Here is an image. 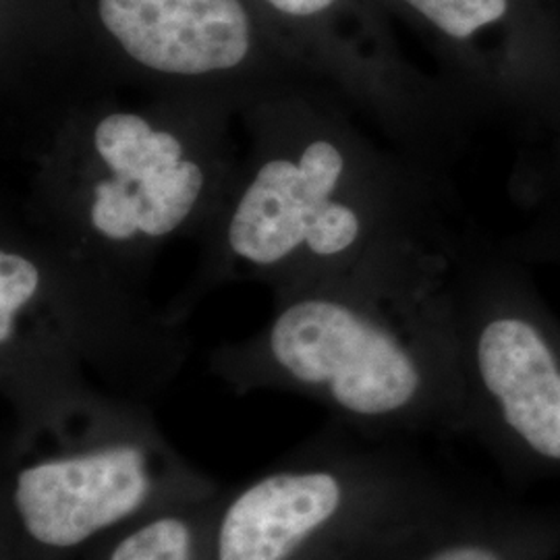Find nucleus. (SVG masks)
<instances>
[{"instance_id":"f257e3e1","label":"nucleus","mask_w":560,"mask_h":560,"mask_svg":"<svg viewBox=\"0 0 560 560\" xmlns=\"http://www.w3.org/2000/svg\"><path fill=\"white\" fill-rule=\"evenodd\" d=\"M9 119L25 191L7 212L60 252L143 287L164 247L203 237L240 171V113L214 102L78 75Z\"/></svg>"},{"instance_id":"f03ea898","label":"nucleus","mask_w":560,"mask_h":560,"mask_svg":"<svg viewBox=\"0 0 560 560\" xmlns=\"http://www.w3.org/2000/svg\"><path fill=\"white\" fill-rule=\"evenodd\" d=\"M409 243L275 298L270 320L210 353L240 395L316 400L365 441L465 434V395L451 300Z\"/></svg>"},{"instance_id":"7ed1b4c3","label":"nucleus","mask_w":560,"mask_h":560,"mask_svg":"<svg viewBox=\"0 0 560 560\" xmlns=\"http://www.w3.org/2000/svg\"><path fill=\"white\" fill-rule=\"evenodd\" d=\"M347 108L320 85L295 83L241 110L240 171L200 240L194 277L166 305L175 318L189 320L229 282H261L279 298L407 243L393 171Z\"/></svg>"},{"instance_id":"20e7f679","label":"nucleus","mask_w":560,"mask_h":560,"mask_svg":"<svg viewBox=\"0 0 560 560\" xmlns=\"http://www.w3.org/2000/svg\"><path fill=\"white\" fill-rule=\"evenodd\" d=\"M221 490L166 441L148 402L106 393L4 439L0 559L81 560L129 523Z\"/></svg>"},{"instance_id":"39448f33","label":"nucleus","mask_w":560,"mask_h":560,"mask_svg":"<svg viewBox=\"0 0 560 560\" xmlns=\"http://www.w3.org/2000/svg\"><path fill=\"white\" fill-rule=\"evenodd\" d=\"M453 492L388 442H324L222 492L206 560H355Z\"/></svg>"},{"instance_id":"423d86ee","label":"nucleus","mask_w":560,"mask_h":560,"mask_svg":"<svg viewBox=\"0 0 560 560\" xmlns=\"http://www.w3.org/2000/svg\"><path fill=\"white\" fill-rule=\"evenodd\" d=\"M98 57L90 75L156 98L252 102L307 83L252 0H88Z\"/></svg>"},{"instance_id":"0eeeda50","label":"nucleus","mask_w":560,"mask_h":560,"mask_svg":"<svg viewBox=\"0 0 560 560\" xmlns=\"http://www.w3.org/2000/svg\"><path fill=\"white\" fill-rule=\"evenodd\" d=\"M0 280L38 307L60 347L110 395L148 402L187 360V322L156 307L143 284L60 252L7 210Z\"/></svg>"},{"instance_id":"6e6552de","label":"nucleus","mask_w":560,"mask_h":560,"mask_svg":"<svg viewBox=\"0 0 560 560\" xmlns=\"http://www.w3.org/2000/svg\"><path fill=\"white\" fill-rule=\"evenodd\" d=\"M465 434L504 478L560 499V339L520 303L451 301Z\"/></svg>"},{"instance_id":"1a4fd4ad","label":"nucleus","mask_w":560,"mask_h":560,"mask_svg":"<svg viewBox=\"0 0 560 560\" xmlns=\"http://www.w3.org/2000/svg\"><path fill=\"white\" fill-rule=\"evenodd\" d=\"M355 560H560V501L453 490Z\"/></svg>"},{"instance_id":"9d476101","label":"nucleus","mask_w":560,"mask_h":560,"mask_svg":"<svg viewBox=\"0 0 560 560\" xmlns=\"http://www.w3.org/2000/svg\"><path fill=\"white\" fill-rule=\"evenodd\" d=\"M261 20L291 34L287 57L303 80L355 106V83L335 27L347 0H252Z\"/></svg>"},{"instance_id":"9b49d317","label":"nucleus","mask_w":560,"mask_h":560,"mask_svg":"<svg viewBox=\"0 0 560 560\" xmlns=\"http://www.w3.org/2000/svg\"><path fill=\"white\" fill-rule=\"evenodd\" d=\"M222 492L133 521L81 560H206Z\"/></svg>"},{"instance_id":"f8f14e48","label":"nucleus","mask_w":560,"mask_h":560,"mask_svg":"<svg viewBox=\"0 0 560 560\" xmlns=\"http://www.w3.org/2000/svg\"><path fill=\"white\" fill-rule=\"evenodd\" d=\"M444 38L465 42L504 18L509 0H402Z\"/></svg>"}]
</instances>
